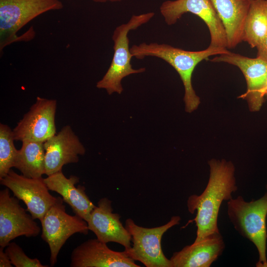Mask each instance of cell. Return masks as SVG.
I'll return each mask as SVG.
<instances>
[{"label": "cell", "mask_w": 267, "mask_h": 267, "mask_svg": "<svg viewBox=\"0 0 267 267\" xmlns=\"http://www.w3.org/2000/svg\"><path fill=\"white\" fill-rule=\"evenodd\" d=\"M224 29L227 48L243 41L245 20L251 0H211Z\"/></svg>", "instance_id": "ac0fdd59"}, {"label": "cell", "mask_w": 267, "mask_h": 267, "mask_svg": "<svg viewBox=\"0 0 267 267\" xmlns=\"http://www.w3.org/2000/svg\"><path fill=\"white\" fill-rule=\"evenodd\" d=\"M57 101L38 96L13 130L15 140L44 142L56 134Z\"/></svg>", "instance_id": "8fae6325"}, {"label": "cell", "mask_w": 267, "mask_h": 267, "mask_svg": "<svg viewBox=\"0 0 267 267\" xmlns=\"http://www.w3.org/2000/svg\"><path fill=\"white\" fill-rule=\"evenodd\" d=\"M92 0L95 2L104 3V2H119V1H122V0Z\"/></svg>", "instance_id": "d4e9b609"}, {"label": "cell", "mask_w": 267, "mask_h": 267, "mask_svg": "<svg viewBox=\"0 0 267 267\" xmlns=\"http://www.w3.org/2000/svg\"><path fill=\"white\" fill-rule=\"evenodd\" d=\"M44 180L49 190L60 194L74 214L88 222L95 205L87 195L84 186H75L79 181V177L71 176L68 178L60 171L47 176Z\"/></svg>", "instance_id": "e0dca14e"}, {"label": "cell", "mask_w": 267, "mask_h": 267, "mask_svg": "<svg viewBox=\"0 0 267 267\" xmlns=\"http://www.w3.org/2000/svg\"><path fill=\"white\" fill-rule=\"evenodd\" d=\"M11 196L9 189L0 191V246L5 248L14 239L20 236L35 237L41 229L31 214Z\"/></svg>", "instance_id": "30bf717a"}, {"label": "cell", "mask_w": 267, "mask_h": 267, "mask_svg": "<svg viewBox=\"0 0 267 267\" xmlns=\"http://www.w3.org/2000/svg\"><path fill=\"white\" fill-rule=\"evenodd\" d=\"M0 183L25 203L27 211L34 219L40 221L59 199L50 194L42 177L28 178L11 169L6 176L0 179Z\"/></svg>", "instance_id": "9c48e42d"}, {"label": "cell", "mask_w": 267, "mask_h": 267, "mask_svg": "<svg viewBox=\"0 0 267 267\" xmlns=\"http://www.w3.org/2000/svg\"><path fill=\"white\" fill-rule=\"evenodd\" d=\"M88 225L99 241L115 242L128 249L131 247V235L120 221V216L113 212L112 201L101 198L92 211Z\"/></svg>", "instance_id": "9a60e30c"}, {"label": "cell", "mask_w": 267, "mask_h": 267, "mask_svg": "<svg viewBox=\"0 0 267 267\" xmlns=\"http://www.w3.org/2000/svg\"><path fill=\"white\" fill-rule=\"evenodd\" d=\"M155 13L149 12L133 15L126 23L116 27L112 39L113 42L114 53L109 67L102 78L96 83V87L105 89L109 95L113 93L121 94L123 91L122 80L132 74L142 73L145 67L134 69L131 63L133 56L129 47L128 34L143 24L148 23Z\"/></svg>", "instance_id": "5b68a950"}, {"label": "cell", "mask_w": 267, "mask_h": 267, "mask_svg": "<svg viewBox=\"0 0 267 267\" xmlns=\"http://www.w3.org/2000/svg\"><path fill=\"white\" fill-rule=\"evenodd\" d=\"M62 197L46 212L40 221L42 239L47 243L50 249V263L54 266L57 262L59 252L67 239L72 235L79 233L87 235L89 229L88 222L75 214L66 212Z\"/></svg>", "instance_id": "52a82bcc"}, {"label": "cell", "mask_w": 267, "mask_h": 267, "mask_svg": "<svg viewBox=\"0 0 267 267\" xmlns=\"http://www.w3.org/2000/svg\"><path fill=\"white\" fill-rule=\"evenodd\" d=\"M63 7L59 0H0V54L4 47L12 43L34 38L32 27L22 35H17L25 25L46 12Z\"/></svg>", "instance_id": "277c9868"}, {"label": "cell", "mask_w": 267, "mask_h": 267, "mask_svg": "<svg viewBox=\"0 0 267 267\" xmlns=\"http://www.w3.org/2000/svg\"><path fill=\"white\" fill-rule=\"evenodd\" d=\"M180 220L179 216H175L163 225L146 228L136 224L132 219H127L125 226L131 235L133 246L124 251L130 258L147 267H172L170 259L162 251L161 239L164 234L179 224Z\"/></svg>", "instance_id": "8992f818"}, {"label": "cell", "mask_w": 267, "mask_h": 267, "mask_svg": "<svg viewBox=\"0 0 267 267\" xmlns=\"http://www.w3.org/2000/svg\"><path fill=\"white\" fill-rule=\"evenodd\" d=\"M13 130L7 125L0 124V179L14 167L18 150L14 144Z\"/></svg>", "instance_id": "44dd1931"}, {"label": "cell", "mask_w": 267, "mask_h": 267, "mask_svg": "<svg viewBox=\"0 0 267 267\" xmlns=\"http://www.w3.org/2000/svg\"><path fill=\"white\" fill-rule=\"evenodd\" d=\"M225 247L221 233L216 232L174 253L170 261L172 267H210Z\"/></svg>", "instance_id": "2e32d148"}, {"label": "cell", "mask_w": 267, "mask_h": 267, "mask_svg": "<svg viewBox=\"0 0 267 267\" xmlns=\"http://www.w3.org/2000/svg\"><path fill=\"white\" fill-rule=\"evenodd\" d=\"M227 214L234 229L252 242L259 253L257 267H267V193L260 198L246 201L242 196L227 202Z\"/></svg>", "instance_id": "3957f363"}, {"label": "cell", "mask_w": 267, "mask_h": 267, "mask_svg": "<svg viewBox=\"0 0 267 267\" xmlns=\"http://www.w3.org/2000/svg\"><path fill=\"white\" fill-rule=\"evenodd\" d=\"M18 150L14 167L23 176L39 178L45 174V149L44 143L23 141Z\"/></svg>", "instance_id": "d6986e66"}, {"label": "cell", "mask_w": 267, "mask_h": 267, "mask_svg": "<svg viewBox=\"0 0 267 267\" xmlns=\"http://www.w3.org/2000/svg\"><path fill=\"white\" fill-rule=\"evenodd\" d=\"M257 49V57L267 62V36L256 47Z\"/></svg>", "instance_id": "603a6c76"}, {"label": "cell", "mask_w": 267, "mask_h": 267, "mask_svg": "<svg viewBox=\"0 0 267 267\" xmlns=\"http://www.w3.org/2000/svg\"><path fill=\"white\" fill-rule=\"evenodd\" d=\"M71 267H139L125 252L110 249L97 238L89 239L75 248Z\"/></svg>", "instance_id": "5bb4252c"}, {"label": "cell", "mask_w": 267, "mask_h": 267, "mask_svg": "<svg viewBox=\"0 0 267 267\" xmlns=\"http://www.w3.org/2000/svg\"><path fill=\"white\" fill-rule=\"evenodd\" d=\"M208 164L210 175L206 188L200 195H190L187 202L189 212L192 214L196 211V215L192 220L197 227L194 242L220 232L218 219L222 204L231 199L232 194L238 189L232 162L213 159Z\"/></svg>", "instance_id": "6da1fadb"}, {"label": "cell", "mask_w": 267, "mask_h": 267, "mask_svg": "<svg viewBox=\"0 0 267 267\" xmlns=\"http://www.w3.org/2000/svg\"><path fill=\"white\" fill-rule=\"evenodd\" d=\"M266 95H267V88H266Z\"/></svg>", "instance_id": "484cf974"}, {"label": "cell", "mask_w": 267, "mask_h": 267, "mask_svg": "<svg viewBox=\"0 0 267 267\" xmlns=\"http://www.w3.org/2000/svg\"><path fill=\"white\" fill-rule=\"evenodd\" d=\"M3 248H0V267H11L12 264L7 253L4 251Z\"/></svg>", "instance_id": "cb8c5ba5"}, {"label": "cell", "mask_w": 267, "mask_h": 267, "mask_svg": "<svg viewBox=\"0 0 267 267\" xmlns=\"http://www.w3.org/2000/svg\"><path fill=\"white\" fill-rule=\"evenodd\" d=\"M160 12L168 25L175 24L187 12L198 16L210 31L209 46L227 48L224 29L211 0H168L161 4Z\"/></svg>", "instance_id": "ba28073f"}, {"label": "cell", "mask_w": 267, "mask_h": 267, "mask_svg": "<svg viewBox=\"0 0 267 267\" xmlns=\"http://www.w3.org/2000/svg\"><path fill=\"white\" fill-rule=\"evenodd\" d=\"M266 188H267V184L266 185Z\"/></svg>", "instance_id": "4316f807"}, {"label": "cell", "mask_w": 267, "mask_h": 267, "mask_svg": "<svg viewBox=\"0 0 267 267\" xmlns=\"http://www.w3.org/2000/svg\"><path fill=\"white\" fill-rule=\"evenodd\" d=\"M133 56L138 59L146 57L160 58L172 66L179 74L184 88V101L185 111L190 113L196 110L200 101L192 85V75L197 64L209 57L221 55L229 51L225 48L211 47L200 51H189L166 44L141 43L130 47Z\"/></svg>", "instance_id": "7a4b0ae2"}, {"label": "cell", "mask_w": 267, "mask_h": 267, "mask_svg": "<svg viewBox=\"0 0 267 267\" xmlns=\"http://www.w3.org/2000/svg\"><path fill=\"white\" fill-rule=\"evenodd\" d=\"M5 252L11 264L16 267H48L43 265L37 258L31 259L26 255L23 249L16 243L10 242L5 247Z\"/></svg>", "instance_id": "7402d4cb"}, {"label": "cell", "mask_w": 267, "mask_h": 267, "mask_svg": "<svg viewBox=\"0 0 267 267\" xmlns=\"http://www.w3.org/2000/svg\"><path fill=\"white\" fill-rule=\"evenodd\" d=\"M44 147L45 174L47 176L62 171L65 165L77 163L79 156L86 152L84 146L69 125L63 127L46 140Z\"/></svg>", "instance_id": "4fadbf2b"}, {"label": "cell", "mask_w": 267, "mask_h": 267, "mask_svg": "<svg viewBox=\"0 0 267 267\" xmlns=\"http://www.w3.org/2000/svg\"><path fill=\"white\" fill-rule=\"evenodd\" d=\"M223 62L238 67L243 73L247 85L246 92L241 97L245 99L251 111L260 110L265 101L267 83V62L256 57L249 58L230 52L210 60Z\"/></svg>", "instance_id": "7c38bea8"}, {"label": "cell", "mask_w": 267, "mask_h": 267, "mask_svg": "<svg viewBox=\"0 0 267 267\" xmlns=\"http://www.w3.org/2000/svg\"><path fill=\"white\" fill-rule=\"evenodd\" d=\"M267 36V0H251L245 20L243 41L256 47Z\"/></svg>", "instance_id": "ffe728a7"}]
</instances>
